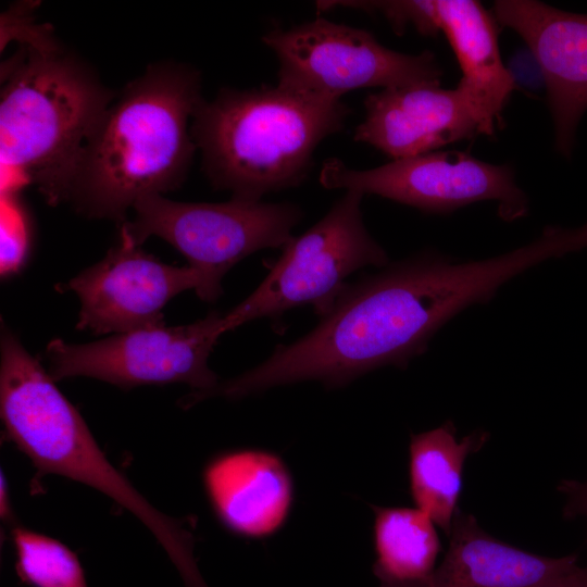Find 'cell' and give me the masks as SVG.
<instances>
[{
	"mask_svg": "<svg viewBox=\"0 0 587 587\" xmlns=\"http://www.w3.org/2000/svg\"><path fill=\"white\" fill-rule=\"evenodd\" d=\"M562 254L561 238L542 230L530 243L490 259L455 262L427 250L388 264L346 285L310 333L278 345L264 362L197 399L238 400L305 380L335 389L378 367L404 369L454 315L488 302L511 278Z\"/></svg>",
	"mask_w": 587,
	"mask_h": 587,
	"instance_id": "obj_1",
	"label": "cell"
},
{
	"mask_svg": "<svg viewBox=\"0 0 587 587\" xmlns=\"http://www.w3.org/2000/svg\"><path fill=\"white\" fill-rule=\"evenodd\" d=\"M2 46L15 52L1 64V165L14 186L34 185L50 205L66 201L85 141L116 96L92 67L65 48L32 4L1 16Z\"/></svg>",
	"mask_w": 587,
	"mask_h": 587,
	"instance_id": "obj_2",
	"label": "cell"
},
{
	"mask_svg": "<svg viewBox=\"0 0 587 587\" xmlns=\"http://www.w3.org/2000/svg\"><path fill=\"white\" fill-rule=\"evenodd\" d=\"M202 99L195 66L148 65L116 92L87 137L65 203L120 225L139 199L180 187L197 150L190 124Z\"/></svg>",
	"mask_w": 587,
	"mask_h": 587,
	"instance_id": "obj_3",
	"label": "cell"
},
{
	"mask_svg": "<svg viewBox=\"0 0 587 587\" xmlns=\"http://www.w3.org/2000/svg\"><path fill=\"white\" fill-rule=\"evenodd\" d=\"M351 113L341 100L298 93L279 86L222 88L202 99L190 124L201 168L214 189L260 201L299 186L317 146L342 129Z\"/></svg>",
	"mask_w": 587,
	"mask_h": 587,
	"instance_id": "obj_4",
	"label": "cell"
},
{
	"mask_svg": "<svg viewBox=\"0 0 587 587\" xmlns=\"http://www.w3.org/2000/svg\"><path fill=\"white\" fill-rule=\"evenodd\" d=\"M0 412L8 436L43 474L80 482L132 512L154 535L186 587H209L185 524L155 509L107 459L48 371L2 324Z\"/></svg>",
	"mask_w": 587,
	"mask_h": 587,
	"instance_id": "obj_5",
	"label": "cell"
},
{
	"mask_svg": "<svg viewBox=\"0 0 587 587\" xmlns=\"http://www.w3.org/2000/svg\"><path fill=\"white\" fill-rule=\"evenodd\" d=\"M133 212L134 217L122 223L133 239L142 245L157 236L179 251L199 272L196 294L205 302L222 295V279L236 263L262 249L283 248L303 217L301 208L290 202H179L162 195L139 199Z\"/></svg>",
	"mask_w": 587,
	"mask_h": 587,
	"instance_id": "obj_6",
	"label": "cell"
},
{
	"mask_svg": "<svg viewBox=\"0 0 587 587\" xmlns=\"http://www.w3.org/2000/svg\"><path fill=\"white\" fill-rule=\"evenodd\" d=\"M363 196L346 190L320 221L294 236L263 282L223 315L225 332L257 319L277 321L286 311L304 304H313L322 316L350 274L365 266L388 265L386 251L364 225Z\"/></svg>",
	"mask_w": 587,
	"mask_h": 587,
	"instance_id": "obj_7",
	"label": "cell"
},
{
	"mask_svg": "<svg viewBox=\"0 0 587 587\" xmlns=\"http://www.w3.org/2000/svg\"><path fill=\"white\" fill-rule=\"evenodd\" d=\"M261 40L277 57V86L322 99L341 100L364 87L439 85L442 76L430 51L401 53L365 29L323 17L274 28Z\"/></svg>",
	"mask_w": 587,
	"mask_h": 587,
	"instance_id": "obj_8",
	"label": "cell"
},
{
	"mask_svg": "<svg viewBox=\"0 0 587 587\" xmlns=\"http://www.w3.org/2000/svg\"><path fill=\"white\" fill-rule=\"evenodd\" d=\"M224 333L223 315L212 311L188 325L137 329L88 344L55 338L46 348L48 373L54 382L84 376L123 389L184 383L192 391H207L218 384L208 360Z\"/></svg>",
	"mask_w": 587,
	"mask_h": 587,
	"instance_id": "obj_9",
	"label": "cell"
},
{
	"mask_svg": "<svg viewBox=\"0 0 587 587\" xmlns=\"http://www.w3.org/2000/svg\"><path fill=\"white\" fill-rule=\"evenodd\" d=\"M320 183L327 189L377 195L432 214H448L483 200H496L505 222L528 212V199L510 166L462 151H433L370 170H354L332 158L322 165Z\"/></svg>",
	"mask_w": 587,
	"mask_h": 587,
	"instance_id": "obj_10",
	"label": "cell"
},
{
	"mask_svg": "<svg viewBox=\"0 0 587 587\" xmlns=\"http://www.w3.org/2000/svg\"><path fill=\"white\" fill-rule=\"evenodd\" d=\"M201 285L193 267L161 262L145 252L124 224L101 261L66 284L80 302L77 329L121 334L164 325V305Z\"/></svg>",
	"mask_w": 587,
	"mask_h": 587,
	"instance_id": "obj_11",
	"label": "cell"
},
{
	"mask_svg": "<svg viewBox=\"0 0 587 587\" xmlns=\"http://www.w3.org/2000/svg\"><path fill=\"white\" fill-rule=\"evenodd\" d=\"M361 10L384 15L397 34L408 26L424 36L442 33L462 72L457 87L471 99L490 136L495 134L516 85L501 61L491 12L474 0L363 1Z\"/></svg>",
	"mask_w": 587,
	"mask_h": 587,
	"instance_id": "obj_12",
	"label": "cell"
},
{
	"mask_svg": "<svg viewBox=\"0 0 587 587\" xmlns=\"http://www.w3.org/2000/svg\"><path fill=\"white\" fill-rule=\"evenodd\" d=\"M492 15L526 42L538 62L553 118L555 148L570 157L587 111V14L540 1L498 0Z\"/></svg>",
	"mask_w": 587,
	"mask_h": 587,
	"instance_id": "obj_13",
	"label": "cell"
},
{
	"mask_svg": "<svg viewBox=\"0 0 587 587\" xmlns=\"http://www.w3.org/2000/svg\"><path fill=\"white\" fill-rule=\"evenodd\" d=\"M365 117L353 139L403 159L478 135L490 136L479 112L459 88L415 85L382 89L364 99Z\"/></svg>",
	"mask_w": 587,
	"mask_h": 587,
	"instance_id": "obj_14",
	"label": "cell"
},
{
	"mask_svg": "<svg viewBox=\"0 0 587 587\" xmlns=\"http://www.w3.org/2000/svg\"><path fill=\"white\" fill-rule=\"evenodd\" d=\"M448 536L444 560L426 577L379 587H559L579 567L576 554L550 558L521 550L459 510Z\"/></svg>",
	"mask_w": 587,
	"mask_h": 587,
	"instance_id": "obj_15",
	"label": "cell"
},
{
	"mask_svg": "<svg viewBox=\"0 0 587 587\" xmlns=\"http://www.w3.org/2000/svg\"><path fill=\"white\" fill-rule=\"evenodd\" d=\"M203 485L218 520L233 533L264 538L286 522L294 502V483L275 453L240 449L211 460Z\"/></svg>",
	"mask_w": 587,
	"mask_h": 587,
	"instance_id": "obj_16",
	"label": "cell"
},
{
	"mask_svg": "<svg viewBox=\"0 0 587 587\" xmlns=\"http://www.w3.org/2000/svg\"><path fill=\"white\" fill-rule=\"evenodd\" d=\"M488 434L474 432L461 440L452 422L411 436L409 446L410 490L415 508L427 514L449 535L462 490L466 458L478 451Z\"/></svg>",
	"mask_w": 587,
	"mask_h": 587,
	"instance_id": "obj_17",
	"label": "cell"
},
{
	"mask_svg": "<svg viewBox=\"0 0 587 587\" xmlns=\"http://www.w3.org/2000/svg\"><path fill=\"white\" fill-rule=\"evenodd\" d=\"M374 574L379 583L414 582L435 569L440 542L435 523L417 508L373 507Z\"/></svg>",
	"mask_w": 587,
	"mask_h": 587,
	"instance_id": "obj_18",
	"label": "cell"
},
{
	"mask_svg": "<svg viewBox=\"0 0 587 587\" xmlns=\"http://www.w3.org/2000/svg\"><path fill=\"white\" fill-rule=\"evenodd\" d=\"M20 577L33 587H87L76 557L60 541L23 527L12 530Z\"/></svg>",
	"mask_w": 587,
	"mask_h": 587,
	"instance_id": "obj_19",
	"label": "cell"
},
{
	"mask_svg": "<svg viewBox=\"0 0 587 587\" xmlns=\"http://www.w3.org/2000/svg\"><path fill=\"white\" fill-rule=\"evenodd\" d=\"M0 230V274L3 278L21 271L30 250V216L20 190L1 191Z\"/></svg>",
	"mask_w": 587,
	"mask_h": 587,
	"instance_id": "obj_20",
	"label": "cell"
},
{
	"mask_svg": "<svg viewBox=\"0 0 587 587\" xmlns=\"http://www.w3.org/2000/svg\"><path fill=\"white\" fill-rule=\"evenodd\" d=\"M558 490L567 498L563 509L565 519L570 520L578 515L587 517V482L564 479L559 484Z\"/></svg>",
	"mask_w": 587,
	"mask_h": 587,
	"instance_id": "obj_21",
	"label": "cell"
},
{
	"mask_svg": "<svg viewBox=\"0 0 587 587\" xmlns=\"http://www.w3.org/2000/svg\"><path fill=\"white\" fill-rule=\"evenodd\" d=\"M559 587H587V567H578Z\"/></svg>",
	"mask_w": 587,
	"mask_h": 587,
	"instance_id": "obj_22",
	"label": "cell"
},
{
	"mask_svg": "<svg viewBox=\"0 0 587 587\" xmlns=\"http://www.w3.org/2000/svg\"><path fill=\"white\" fill-rule=\"evenodd\" d=\"M1 496H0V511H1V516L3 520L5 521H10L12 519V511H11V505H10V501H9V494H8V487H7V483H5V479L3 476H1Z\"/></svg>",
	"mask_w": 587,
	"mask_h": 587,
	"instance_id": "obj_23",
	"label": "cell"
}]
</instances>
